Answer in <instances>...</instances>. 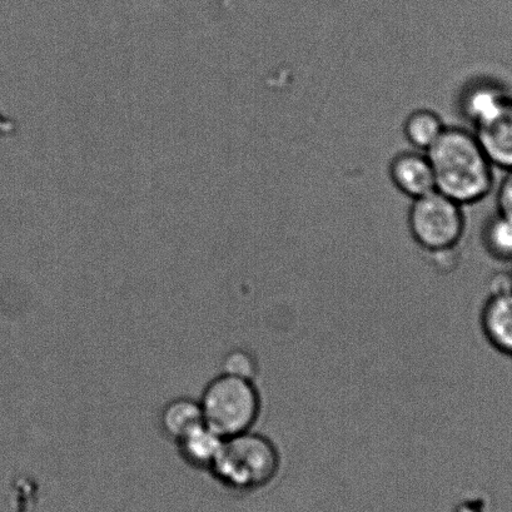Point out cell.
Returning <instances> with one entry per match:
<instances>
[{"label":"cell","mask_w":512,"mask_h":512,"mask_svg":"<svg viewBox=\"0 0 512 512\" xmlns=\"http://www.w3.org/2000/svg\"><path fill=\"white\" fill-rule=\"evenodd\" d=\"M464 216L459 203L434 191L415 200L410 212L412 236L432 253L452 250L464 232Z\"/></svg>","instance_id":"277c9868"},{"label":"cell","mask_w":512,"mask_h":512,"mask_svg":"<svg viewBox=\"0 0 512 512\" xmlns=\"http://www.w3.org/2000/svg\"><path fill=\"white\" fill-rule=\"evenodd\" d=\"M484 246L489 255L500 262H512V221L501 215L487 223Z\"/></svg>","instance_id":"8fae6325"},{"label":"cell","mask_w":512,"mask_h":512,"mask_svg":"<svg viewBox=\"0 0 512 512\" xmlns=\"http://www.w3.org/2000/svg\"><path fill=\"white\" fill-rule=\"evenodd\" d=\"M280 467L281 455L275 442L251 430L228 437L208 472L226 489L248 492L270 484Z\"/></svg>","instance_id":"7a4b0ae2"},{"label":"cell","mask_w":512,"mask_h":512,"mask_svg":"<svg viewBox=\"0 0 512 512\" xmlns=\"http://www.w3.org/2000/svg\"><path fill=\"white\" fill-rule=\"evenodd\" d=\"M475 137L492 166L512 169V98L507 97L496 112L476 124Z\"/></svg>","instance_id":"8992f818"},{"label":"cell","mask_w":512,"mask_h":512,"mask_svg":"<svg viewBox=\"0 0 512 512\" xmlns=\"http://www.w3.org/2000/svg\"><path fill=\"white\" fill-rule=\"evenodd\" d=\"M497 207H499V215L512 221V169L507 171V176L497 193Z\"/></svg>","instance_id":"5bb4252c"},{"label":"cell","mask_w":512,"mask_h":512,"mask_svg":"<svg viewBox=\"0 0 512 512\" xmlns=\"http://www.w3.org/2000/svg\"><path fill=\"white\" fill-rule=\"evenodd\" d=\"M200 401L191 397H177L168 401L159 414V426L169 440L177 441L203 424Z\"/></svg>","instance_id":"9c48e42d"},{"label":"cell","mask_w":512,"mask_h":512,"mask_svg":"<svg viewBox=\"0 0 512 512\" xmlns=\"http://www.w3.org/2000/svg\"><path fill=\"white\" fill-rule=\"evenodd\" d=\"M509 276H510V281H511V285H512V271Z\"/></svg>","instance_id":"9a60e30c"},{"label":"cell","mask_w":512,"mask_h":512,"mask_svg":"<svg viewBox=\"0 0 512 512\" xmlns=\"http://www.w3.org/2000/svg\"><path fill=\"white\" fill-rule=\"evenodd\" d=\"M507 97L505 92L492 84H480L467 93L464 111L476 126L496 112Z\"/></svg>","instance_id":"30bf717a"},{"label":"cell","mask_w":512,"mask_h":512,"mask_svg":"<svg viewBox=\"0 0 512 512\" xmlns=\"http://www.w3.org/2000/svg\"><path fill=\"white\" fill-rule=\"evenodd\" d=\"M486 341L502 355L512 357V285L510 276L494 283L480 313Z\"/></svg>","instance_id":"5b68a950"},{"label":"cell","mask_w":512,"mask_h":512,"mask_svg":"<svg viewBox=\"0 0 512 512\" xmlns=\"http://www.w3.org/2000/svg\"><path fill=\"white\" fill-rule=\"evenodd\" d=\"M429 151L436 191L459 203L480 201L492 186V164L475 134L444 129Z\"/></svg>","instance_id":"6da1fadb"},{"label":"cell","mask_w":512,"mask_h":512,"mask_svg":"<svg viewBox=\"0 0 512 512\" xmlns=\"http://www.w3.org/2000/svg\"><path fill=\"white\" fill-rule=\"evenodd\" d=\"M439 117L429 111L412 114L406 123V136L416 148L429 149L444 132Z\"/></svg>","instance_id":"7c38bea8"},{"label":"cell","mask_w":512,"mask_h":512,"mask_svg":"<svg viewBox=\"0 0 512 512\" xmlns=\"http://www.w3.org/2000/svg\"><path fill=\"white\" fill-rule=\"evenodd\" d=\"M225 437L217 434L205 422L176 441L178 454L188 466L196 470L210 471L220 455Z\"/></svg>","instance_id":"ba28073f"},{"label":"cell","mask_w":512,"mask_h":512,"mask_svg":"<svg viewBox=\"0 0 512 512\" xmlns=\"http://www.w3.org/2000/svg\"><path fill=\"white\" fill-rule=\"evenodd\" d=\"M198 401L205 424L225 439L251 431L262 410L255 381L226 374L208 382Z\"/></svg>","instance_id":"3957f363"},{"label":"cell","mask_w":512,"mask_h":512,"mask_svg":"<svg viewBox=\"0 0 512 512\" xmlns=\"http://www.w3.org/2000/svg\"><path fill=\"white\" fill-rule=\"evenodd\" d=\"M222 374L255 381L258 375V361L251 351L245 349L232 350L223 357Z\"/></svg>","instance_id":"4fadbf2b"},{"label":"cell","mask_w":512,"mask_h":512,"mask_svg":"<svg viewBox=\"0 0 512 512\" xmlns=\"http://www.w3.org/2000/svg\"><path fill=\"white\" fill-rule=\"evenodd\" d=\"M391 177L399 190L412 198L436 191L434 171L429 158L417 153L401 154L391 166Z\"/></svg>","instance_id":"52a82bcc"}]
</instances>
